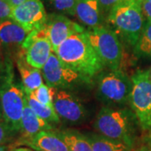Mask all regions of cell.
Instances as JSON below:
<instances>
[{"label":"cell","instance_id":"1","mask_svg":"<svg viewBox=\"0 0 151 151\" xmlns=\"http://www.w3.org/2000/svg\"><path fill=\"white\" fill-rule=\"evenodd\" d=\"M55 53L68 66L89 80L105 66L92 47L86 31L66 39Z\"/></svg>","mask_w":151,"mask_h":151},{"label":"cell","instance_id":"5","mask_svg":"<svg viewBox=\"0 0 151 151\" xmlns=\"http://www.w3.org/2000/svg\"><path fill=\"white\" fill-rule=\"evenodd\" d=\"M86 33L104 65L110 70H121L124 50L116 33L104 25L88 29Z\"/></svg>","mask_w":151,"mask_h":151},{"label":"cell","instance_id":"29","mask_svg":"<svg viewBox=\"0 0 151 151\" xmlns=\"http://www.w3.org/2000/svg\"><path fill=\"white\" fill-rule=\"evenodd\" d=\"M9 2V4H10L12 8H14L17 6L20 5L22 4H24V2H26L27 0H7Z\"/></svg>","mask_w":151,"mask_h":151},{"label":"cell","instance_id":"26","mask_svg":"<svg viewBox=\"0 0 151 151\" xmlns=\"http://www.w3.org/2000/svg\"><path fill=\"white\" fill-rule=\"evenodd\" d=\"M13 8L8 1L0 0V21L10 19Z\"/></svg>","mask_w":151,"mask_h":151},{"label":"cell","instance_id":"20","mask_svg":"<svg viewBox=\"0 0 151 151\" xmlns=\"http://www.w3.org/2000/svg\"><path fill=\"white\" fill-rule=\"evenodd\" d=\"M92 151H128L129 147L123 143L110 139L101 134L86 135Z\"/></svg>","mask_w":151,"mask_h":151},{"label":"cell","instance_id":"8","mask_svg":"<svg viewBox=\"0 0 151 151\" xmlns=\"http://www.w3.org/2000/svg\"><path fill=\"white\" fill-rule=\"evenodd\" d=\"M41 71L46 84L55 90H67L89 81L64 63L55 52L51 54Z\"/></svg>","mask_w":151,"mask_h":151},{"label":"cell","instance_id":"36","mask_svg":"<svg viewBox=\"0 0 151 151\" xmlns=\"http://www.w3.org/2000/svg\"><path fill=\"white\" fill-rule=\"evenodd\" d=\"M128 151H129V150H128Z\"/></svg>","mask_w":151,"mask_h":151},{"label":"cell","instance_id":"25","mask_svg":"<svg viewBox=\"0 0 151 151\" xmlns=\"http://www.w3.org/2000/svg\"><path fill=\"white\" fill-rule=\"evenodd\" d=\"M124 0H97L99 7L101 9V11L103 14V15H108L109 12L112 10L113 7L119 4V3L123 2Z\"/></svg>","mask_w":151,"mask_h":151},{"label":"cell","instance_id":"7","mask_svg":"<svg viewBox=\"0 0 151 151\" xmlns=\"http://www.w3.org/2000/svg\"><path fill=\"white\" fill-rule=\"evenodd\" d=\"M130 106L141 129L151 132V80L149 70H139L133 75Z\"/></svg>","mask_w":151,"mask_h":151},{"label":"cell","instance_id":"16","mask_svg":"<svg viewBox=\"0 0 151 151\" xmlns=\"http://www.w3.org/2000/svg\"><path fill=\"white\" fill-rule=\"evenodd\" d=\"M17 67L20 73L24 93H31L44 84L42 71L27 62L24 51L16 58Z\"/></svg>","mask_w":151,"mask_h":151},{"label":"cell","instance_id":"15","mask_svg":"<svg viewBox=\"0 0 151 151\" xmlns=\"http://www.w3.org/2000/svg\"><path fill=\"white\" fill-rule=\"evenodd\" d=\"M75 16L89 29L103 25L104 15L97 0H76Z\"/></svg>","mask_w":151,"mask_h":151},{"label":"cell","instance_id":"33","mask_svg":"<svg viewBox=\"0 0 151 151\" xmlns=\"http://www.w3.org/2000/svg\"><path fill=\"white\" fill-rule=\"evenodd\" d=\"M149 73H150V80H151V68L149 70Z\"/></svg>","mask_w":151,"mask_h":151},{"label":"cell","instance_id":"3","mask_svg":"<svg viewBox=\"0 0 151 151\" xmlns=\"http://www.w3.org/2000/svg\"><path fill=\"white\" fill-rule=\"evenodd\" d=\"M135 119V114L129 109L104 107L97 113L93 127L99 134L130 147Z\"/></svg>","mask_w":151,"mask_h":151},{"label":"cell","instance_id":"6","mask_svg":"<svg viewBox=\"0 0 151 151\" xmlns=\"http://www.w3.org/2000/svg\"><path fill=\"white\" fill-rule=\"evenodd\" d=\"M133 81L122 70H109L98 76L97 95L108 105H125L129 103Z\"/></svg>","mask_w":151,"mask_h":151},{"label":"cell","instance_id":"32","mask_svg":"<svg viewBox=\"0 0 151 151\" xmlns=\"http://www.w3.org/2000/svg\"><path fill=\"white\" fill-rule=\"evenodd\" d=\"M141 151H151V148H149V149H146V150H144Z\"/></svg>","mask_w":151,"mask_h":151},{"label":"cell","instance_id":"10","mask_svg":"<svg viewBox=\"0 0 151 151\" xmlns=\"http://www.w3.org/2000/svg\"><path fill=\"white\" fill-rule=\"evenodd\" d=\"M53 107L60 121L66 124H81L87 116L86 108L79 98L67 90H55Z\"/></svg>","mask_w":151,"mask_h":151},{"label":"cell","instance_id":"23","mask_svg":"<svg viewBox=\"0 0 151 151\" xmlns=\"http://www.w3.org/2000/svg\"><path fill=\"white\" fill-rule=\"evenodd\" d=\"M54 8L59 12L75 16L76 0H50Z\"/></svg>","mask_w":151,"mask_h":151},{"label":"cell","instance_id":"21","mask_svg":"<svg viewBox=\"0 0 151 151\" xmlns=\"http://www.w3.org/2000/svg\"><path fill=\"white\" fill-rule=\"evenodd\" d=\"M134 52L140 56L151 57V21L146 19L140 37L134 46Z\"/></svg>","mask_w":151,"mask_h":151},{"label":"cell","instance_id":"30","mask_svg":"<svg viewBox=\"0 0 151 151\" xmlns=\"http://www.w3.org/2000/svg\"><path fill=\"white\" fill-rule=\"evenodd\" d=\"M10 151H35L32 150V149H29V148H25V147H15V148H13Z\"/></svg>","mask_w":151,"mask_h":151},{"label":"cell","instance_id":"4","mask_svg":"<svg viewBox=\"0 0 151 151\" xmlns=\"http://www.w3.org/2000/svg\"><path fill=\"white\" fill-rule=\"evenodd\" d=\"M0 106L4 121L15 132H20L24 108V92L14 81L12 65L0 72Z\"/></svg>","mask_w":151,"mask_h":151},{"label":"cell","instance_id":"17","mask_svg":"<svg viewBox=\"0 0 151 151\" xmlns=\"http://www.w3.org/2000/svg\"><path fill=\"white\" fill-rule=\"evenodd\" d=\"M45 130H52V125L40 119L28 105L24 98V108L21 119V138H30Z\"/></svg>","mask_w":151,"mask_h":151},{"label":"cell","instance_id":"18","mask_svg":"<svg viewBox=\"0 0 151 151\" xmlns=\"http://www.w3.org/2000/svg\"><path fill=\"white\" fill-rule=\"evenodd\" d=\"M24 98L29 108L32 109L38 116L53 126V124L60 123L59 116L55 110L54 107L40 103L33 97L31 93H24Z\"/></svg>","mask_w":151,"mask_h":151},{"label":"cell","instance_id":"2","mask_svg":"<svg viewBox=\"0 0 151 151\" xmlns=\"http://www.w3.org/2000/svg\"><path fill=\"white\" fill-rule=\"evenodd\" d=\"M107 21L120 40L134 47L146 21L141 0H124L119 3L109 12Z\"/></svg>","mask_w":151,"mask_h":151},{"label":"cell","instance_id":"9","mask_svg":"<svg viewBox=\"0 0 151 151\" xmlns=\"http://www.w3.org/2000/svg\"><path fill=\"white\" fill-rule=\"evenodd\" d=\"M22 49L28 63L40 70H42L54 52L45 27L29 33L22 45Z\"/></svg>","mask_w":151,"mask_h":151},{"label":"cell","instance_id":"34","mask_svg":"<svg viewBox=\"0 0 151 151\" xmlns=\"http://www.w3.org/2000/svg\"><path fill=\"white\" fill-rule=\"evenodd\" d=\"M146 1H148V2H150V3H151V0H146Z\"/></svg>","mask_w":151,"mask_h":151},{"label":"cell","instance_id":"35","mask_svg":"<svg viewBox=\"0 0 151 151\" xmlns=\"http://www.w3.org/2000/svg\"><path fill=\"white\" fill-rule=\"evenodd\" d=\"M4 1H7V0H4Z\"/></svg>","mask_w":151,"mask_h":151},{"label":"cell","instance_id":"22","mask_svg":"<svg viewBox=\"0 0 151 151\" xmlns=\"http://www.w3.org/2000/svg\"><path fill=\"white\" fill-rule=\"evenodd\" d=\"M55 92V89L49 86L47 84H43L36 90L31 92V94L38 102L53 107Z\"/></svg>","mask_w":151,"mask_h":151},{"label":"cell","instance_id":"27","mask_svg":"<svg viewBox=\"0 0 151 151\" xmlns=\"http://www.w3.org/2000/svg\"><path fill=\"white\" fill-rule=\"evenodd\" d=\"M3 50H4V47H3L2 42L0 40V72L5 70L6 68L12 63L9 56L4 55V52Z\"/></svg>","mask_w":151,"mask_h":151},{"label":"cell","instance_id":"24","mask_svg":"<svg viewBox=\"0 0 151 151\" xmlns=\"http://www.w3.org/2000/svg\"><path fill=\"white\" fill-rule=\"evenodd\" d=\"M16 133L7 122L4 120H0V149L2 146L13 140Z\"/></svg>","mask_w":151,"mask_h":151},{"label":"cell","instance_id":"11","mask_svg":"<svg viewBox=\"0 0 151 151\" xmlns=\"http://www.w3.org/2000/svg\"><path fill=\"white\" fill-rule=\"evenodd\" d=\"M47 14L40 0H27L13 8L11 18L30 33L45 26Z\"/></svg>","mask_w":151,"mask_h":151},{"label":"cell","instance_id":"12","mask_svg":"<svg viewBox=\"0 0 151 151\" xmlns=\"http://www.w3.org/2000/svg\"><path fill=\"white\" fill-rule=\"evenodd\" d=\"M45 27L54 52L66 39L76 34L86 31L81 24L72 21L63 14H58L48 15Z\"/></svg>","mask_w":151,"mask_h":151},{"label":"cell","instance_id":"13","mask_svg":"<svg viewBox=\"0 0 151 151\" xmlns=\"http://www.w3.org/2000/svg\"><path fill=\"white\" fill-rule=\"evenodd\" d=\"M29 33L12 19L0 21V40L5 53L14 54L15 59L24 51L22 45Z\"/></svg>","mask_w":151,"mask_h":151},{"label":"cell","instance_id":"14","mask_svg":"<svg viewBox=\"0 0 151 151\" xmlns=\"http://www.w3.org/2000/svg\"><path fill=\"white\" fill-rule=\"evenodd\" d=\"M17 145H25L35 151H70L61 137L52 130H45L30 138H20Z\"/></svg>","mask_w":151,"mask_h":151},{"label":"cell","instance_id":"19","mask_svg":"<svg viewBox=\"0 0 151 151\" xmlns=\"http://www.w3.org/2000/svg\"><path fill=\"white\" fill-rule=\"evenodd\" d=\"M58 134L65 141L70 151H92L91 143L86 135L74 130L60 131Z\"/></svg>","mask_w":151,"mask_h":151},{"label":"cell","instance_id":"31","mask_svg":"<svg viewBox=\"0 0 151 151\" xmlns=\"http://www.w3.org/2000/svg\"><path fill=\"white\" fill-rule=\"evenodd\" d=\"M0 120H4V117H3V112H2L1 106H0Z\"/></svg>","mask_w":151,"mask_h":151},{"label":"cell","instance_id":"28","mask_svg":"<svg viewBox=\"0 0 151 151\" xmlns=\"http://www.w3.org/2000/svg\"><path fill=\"white\" fill-rule=\"evenodd\" d=\"M141 6L146 19L151 21V3L146 0H141Z\"/></svg>","mask_w":151,"mask_h":151}]
</instances>
